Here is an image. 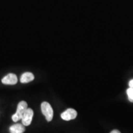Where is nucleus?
I'll list each match as a JSON object with an SVG mask.
<instances>
[{
	"label": "nucleus",
	"mask_w": 133,
	"mask_h": 133,
	"mask_svg": "<svg viewBox=\"0 0 133 133\" xmlns=\"http://www.w3.org/2000/svg\"><path fill=\"white\" fill-rule=\"evenodd\" d=\"M77 116V112L75 109H68L62 113L61 115V118L65 121H70L76 118Z\"/></svg>",
	"instance_id": "20e7f679"
},
{
	"label": "nucleus",
	"mask_w": 133,
	"mask_h": 133,
	"mask_svg": "<svg viewBox=\"0 0 133 133\" xmlns=\"http://www.w3.org/2000/svg\"><path fill=\"white\" fill-rule=\"evenodd\" d=\"M25 131V128L23 124L16 123L9 128L10 133H24Z\"/></svg>",
	"instance_id": "423d86ee"
},
{
	"label": "nucleus",
	"mask_w": 133,
	"mask_h": 133,
	"mask_svg": "<svg viewBox=\"0 0 133 133\" xmlns=\"http://www.w3.org/2000/svg\"><path fill=\"white\" fill-rule=\"evenodd\" d=\"M126 93H127L129 101L131 102H133V88L129 87L126 90Z\"/></svg>",
	"instance_id": "6e6552de"
},
{
	"label": "nucleus",
	"mask_w": 133,
	"mask_h": 133,
	"mask_svg": "<svg viewBox=\"0 0 133 133\" xmlns=\"http://www.w3.org/2000/svg\"><path fill=\"white\" fill-rule=\"evenodd\" d=\"M33 114H34V113H33V110L30 108H29V109L28 108L26 110L21 119L22 123L25 126H28L31 124V121H32Z\"/></svg>",
	"instance_id": "7ed1b4c3"
},
{
	"label": "nucleus",
	"mask_w": 133,
	"mask_h": 133,
	"mask_svg": "<svg viewBox=\"0 0 133 133\" xmlns=\"http://www.w3.org/2000/svg\"><path fill=\"white\" fill-rule=\"evenodd\" d=\"M18 81L17 77L14 74H9L5 76L1 79V82L3 84L6 85H14Z\"/></svg>",
	"instance_id": "39448f33"
},
{
	"label": "nucleus",
	"mask_w": 133,
	"mask_h": 133,
	"mask_svg": "<svg viewBox=\"0 0 133 133\" xmlns=\"http://www.w3.org/2000/svg\"><path fill=\"white\" fill-rule=\"evenodd\" d=\"M129 87H131V88H133V79L129 81Z\"/></svg>",
	"instance_id": "1a4fd4ad"
},
{
	"label": "nucleus",
	"mask_w": 133,
	"mask_h": 133,
	"mask_svg": "<svg viewBox=\"0 0 133 133\" xmlns=\"http://www.w3.org/2000/svg\"><path fill=\"white\" fill-rule=\"evenodd\" d=\"M28 109V104L25 101H21L18 104L17 111L15 114L12 116V119L14 122H17L20 119H22L23 115Z\"/></svg>",
	"instance_id": "f257e3e1"
},
{
	"label": "nucleus",
	"mask_w": 133,
	"mask_h": 133,
	"mask_svg": "<svg viewBox=\"0 0 133 133\" xmlns=\"http://www.w3.org/2000/svg\"><path fill=\"white\" fill-rule=\"evenodd\" d=\"M41 109L43 114L46 117L48 122L52 121L54 115V112L51 105L47 102H43L41 105Z\"/></svg>",
	"instance_id": "f03ea898"
},
{
	"label": "nucleus",
	"mask_w": 133,
	"mask_h": 133,
	"mask_svg": "<svg viewBox=\"0 0 133 133\" xmlns=\"http://www.w3.org/2000/svg\"><path fill=\"white\" fill-rule=\"evenodd\" d=\"M110 133H121V132H120V131L117 130V129H114V130L111 131Z\"/></svg>",
	"instance_id": "9d476101"
},
{
	"label": "nucleus",
	"mask_w": 133,
	"mask_h": 133,
	"mask_svg": "<svg viewBox=\"0 0 133 133\" xmlns=\"http://www.w3.org/2000/svg\"><path fill=\"white\" fill-rule=\"evenodd\" d=\"M35 76L31 72H25L22 75L20 81L22 83H27L34 80Z\"/></svg>",
	"instance_id": "0eeeda50"
}]
</instances>
